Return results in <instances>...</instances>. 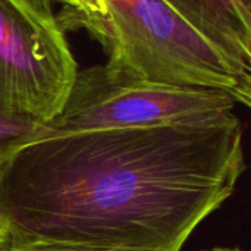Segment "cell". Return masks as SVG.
<instances>
[{"label": "cell", "mask_w": 251, "mask_h": 251, "mask_svg": "<svg viewBox=\"0 0 251 251\" xmlns=\"http://www.w3.org/2000/svg\"><path fill=\"white\" fill-rule=\"evenodd\" d=\"M246 169L243 124L49 132L0 156V228L22 238L181 251Z\"/></svg>", "instance_id": "1"}, {"label": "cell", "mask_w": 251, "mask_h": 251, "mask_svg": "<svg viewBox=\"0 0 251 251\" xmlns=\"http://www.w3.org/2000/svg\"><path fill=\"white\" fill-rule=\"evenodd\" d=\"M104 15L63 10L65 31L82 28L107 56L112 71L141 79L229 94L250 106L251 69L194 29L163 0H103Z\"/></svg>", "instance_id": "2"}, {"label": "cell", "mask_w": 251, "mask_h": 251, "mask_svg": "<svg viewBox=\"0 0 251 251\" xmlns=\"http://www.w3.org/2000/svg\"><path fill=\"white\" fill-rule=\"evenodd\" d=\"M226 93L150 82L104 65L78 69L60 112L49 132H84L147 128L210 119L234 112Z\"/></svg>", "instance_id": "3"}, {"label": "cell", "mask_w": 251, "mask_h": 251, "mask_svg": "<svg viewBox=\"0 0 251 251\" xmlns=\"http://www.w3.org/2000/svg\"><path fill=\"white\" fill-rule=\"evenodd\" d=\"M78 69L49 0H0V113L50 122Z\"/></svg>", "instance_id": "4"}, {"label": "cell", "mask_w": 251, "mask_h": 251, "mask_svg": "<svg viewBox=\"0 0 251 251\" xmlns=\"http://www.w3.org/2000/svg\"><path fill=\"white\" fill-rule=\"evenodd\" d=\"M231 59L251 69V0H163Z\"/></svg>", "instance_id": "5"}, {"label": "cell", "mask_w": 251, "mask_h": 251, "mask_svg": "<svg viewBox=\"0 0 251 251\" xmlns=\"http://www.w3.org/2000/svg\"><path fill=\"white\" fill-rule=\"evenodd\" d=\"M0 251H135L125 249H107L84 244H71L59 241H44L9 235L1 231L0 234Z\"/></svg>", "instance_id": "6"}, {"label": "cell", "mask_w": 251, "mask_h": 251, "mask_svg": "<svg viewBox=\"0 0 251 251\" xmlns=\"http://www.w3.org/2000/svg\"><path fill=\"white\" fill-rule=\"evenodd\" d=\"M43 124L35 121L0 113V150L6 153L12 147L29 140L40 132Z\"/></svg>", "instance_id": "7"}, {"label": "cell", "mask_w": 251, "mask_h": 251, "mask_svg": "<svg viewBox=\"0 0 251 251\" xmlns=\"http://www.w3.org/2000/svg\"><path fill=\"white\" fill-rule=\"evenodd\" d=\"M60 3L63 6V10L78 12V13H87V15H104L106 6L103 0H49Z\"/></svg>", "instance_id": "8"}, {"label": "cell", "mask_w": 251, "mask_h": 251, "mask_svg": "<svg viewBox=\"0 0 251 251\" xmlns=\"http://www.w3.org/2000/svg\"><path fill=\"white\" fill-rule=\"evenodd\" d=\"M197 251H243L235 247H212V249H206V250H197Z\"/></svg>", "instance_id": "9"}, {"label": "cell", "mask_w": 251, "mask_h": 251, "mask_svg": "<svg viewBox=\"0 0 251 251\" xmlns=\"http://www.w3.org/2000/svg\"><path fill=\"white\" fill-rule=\"evenodd\" d=\"M1 154H3V151H1V150H0V156H1Z\"/></svg>", "instance_id": "10"}, {"label": "cell", "mask_w": 251, "mask_h": 251, "mask_svg": "<svg viewBox=\"0 0 251 251\" xmlns=\"http://www.w3.org/2000/svg\"><path fill=\"white\" fill-rule=\"evenodd\" d=\"M1 231H3V229H1V228H0V234H1Z\"/></svg>", "instance_id": "11"}]
</instances>
